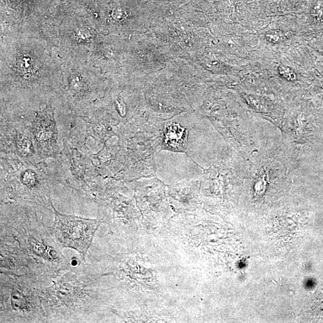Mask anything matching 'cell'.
Here are the masks:
<instances>
[{"label": "cell", "instance_id": "cell-3", "mask_svg": "<svg viewBox=\"0 0 323 323\" xmlns=\"http://www.w3.org/2000/svg\"><path fill=\"white\" fill-rule=\"evenodd\" d=\"M84 262L63 271L40 295L47 323L98 322L103 305L104 275L89 270Z\"/></svg>", "mask_w": 323, "mask_h": 323}, {"label": "cell", "instance_id": "cell-9", "mask_svg": "<svg viewBox=\"0 0 323 323\" xmlns=\"http://www.w3.org/2000/svg\"><path fill=\"white\" fill-rule=\"evenodd\" d=\"M66 101L64 94H59L44 106L34 110L31 131L37 153L42 161L56 159L62 151L56 116Z\"/></svg>", "mask_w": 323, "mask_h": 323}, {"label": "cell", "instance_id": "cell-15", "mask_svg": "<svg viewBox=\"0 0 323 323\" xmlns=\"http://www.w3.org/2000/svg\"><path fill=\"white\" fill-rule=\"evenodd\" d=\"M111 17L115 23L121 24L125 23L128 19L129 15L124 8L116 7L111 12Z\"/></svg>", "mask_w": 323, "mask_h": 323}, {"label": "cell", "instance_id": "cell-13", "mask_svg": "<svg viewBox=\"0 0 323 323\" xmlns=\"http://www.w3.org/2000/svg\"><path fill=\"white\" fill-rule=\"evenodd\" d=\"M165 143L168 148L174 150H183L186 143L185 129L177 124L167 127L165 132Z\"/></svg>", "mask_w": 323, "mask_h": 323}, {"label": "cell", "instance_id": "cell-7", "mask_svg": "<svg viewBox=\"0 0 323 323\" xmlns=\"http://www.w3.org/2000/svg\"><path fill=\"white\" fill-rule=\"evenodd\" d=\"M59 59L63 72L65 97L74 115L79 118L99 101L102 91L101 75L87 62L73 58Z\"/></svg>", "mask_w": 323, "mask_h": 323}, {"label": "cell", "instance_id": "cell-5", "mask_svg": "<svg viewBox=\"0 0 323 323\" xmlns=\"http://www.w3.org/2000/svg\"><path fill=\"white\" fill-rule=\"evenodd\" d=\"M82 121L75 116L64 137L60 154L50 163L59 185L69 187L91 199L99 175L92 160V151L86 146L87 135Z\"/></svg>", "mask_w": 323, "mask_h": 323}, {"label": "cell", "instance_id": "cell-12", "mask_svg": "<svg viewBox=\"0 0 323 323\" xmlns=\"http://www.w3.org/2000/svg\"><path fill=\"white\" fill-rule=\"evenodd\" d=\"M79 118L85 123L88 138L92 137L99 145L104 143L110 134V129L102 108L96 103Z\"/></svg>", "mask_w": 323, "mask_h": 323}, {"label": "cell", "instance_id": "cell-6", "mask_svg": "<svg viewBox=\"0 0 323 323\" xmlns=\"http://www.w3.org/2000/svg\"><path fill=\"white\" fill-rule=\"evenodd\" d=\"M0 274V323H47L40 295L44 286L26 274Z\"/></svg>", "mask_w": 323, "mask_h": 323}, {"label": "cell", "instance_id": "cell-10", "mask_svg": "<svg viewBox=\"0 0 323 323\" xmlns=\"http://www.w3.org/2000/svg\"><path fill=\"white\" fill-rule=\"evenodd\" d=\"M54 221L51 228L57 242L63 248L74 249L86 262V257L98 228L101 224L99 219H86L58 212L51 205Z\"/></svg>", "mask_w": 323, "mask_h": 323}, {"label": "cell", "instance_id": "cell-2", "mask_svg": "<svg viewBox=\"0 0 323 323\" xmlns=\"http://www.w3.org/2000/svg\"><path fill=\"white\" fill-rule=\"evenodd\" d=\"M39 207L26 201L1 202L0 233L17 243L26 260V275L46 286L72 266L51 227L39 215Z\"/></svg>", "mask_w": 323, "mask_h": 323}, {"label": "cell", "instance_id": "cell-1", "mask_svg": "<svg viewBox=\"0 0 323 323\" xmlns=\"http://www.w3.org/2000/svg\"><path fill=\"white\" fill-rule=\"evenodd\" d=\"M1 105L36 110L64 94L56 48L40 34L1 36Z\"/></svg>", "mask_w": 323, "mask_h": 323}, {"label": "cell", "instance_id": "cell-4", "mask_svg": "<svg viewBox=\"0 0 323 323\" xmlns=\"http://www.w3.org/2000/svg\"><path fill=\"white\" fill-rule=\"evenodd\" d=\"M1 202L26 201L53 211L51 194L58 186L50 163L34 164L1 154Z\"/></svg>", "mask_w": 323, "mask_h": 323}, {"label": "cell", "instance_id": "cell-14", "mask_svg": "<svg viewBox=\"0 0 323 323\" xmlns=\"http://www.w3.org/2000/svg\"><path fill=\"white\" fill-rule=\"evenodd\" d=\"M290 37L289 32L283 30H273L267 32L266 39L271 43H278L283 42Z\"/></svg>", "mask_w": 323, "mask_h": 323}, {"label": "cell", "instance_id": "cell-11", "mask_svg": "<svg viewBox=\"0 0 323 323\" xmlns=\"http://www.w3.org/2000/svg\"><path fill=\"white\" fill-rule=\"evenodd\" d=\"M0 273L26 274V260L16 241L2 233H0Z\"/></svg>", "mask_w": 323, "mask_h": 323}, {"label": "cell", "instance_id": "cell-8", "mask_svg": "<svg viewBox=\"0 0 323 323\" xmlns=\"http://www.w3.org/2000/svg\"><path fill=\"white\" fill-rule=\"evenodd\" d=\"M34 110L1 105L0 115V151L11 154L24 161L40 162L31 131Z\"/></svg>", "mask_w": 323, "mask_h": 323}, {"label": "cell", "instance_id": "cell-17", "mask_svg": "<svg viewBox=\"0 0 323 323\" xmlns=\"http://www.w3.org/2000/svg\"><path fill=\"white\" fill-rule=\"evenodd\" d=\"M311 15L316 18L317 20H321L323 18V4L322 2H317V4L315 5L313 10H312Z\"/></svg>", "mask_w": 323, "mask_h": 323}, {"label": "cell", "instance_id": "cell-16", "mask_svg": "<svg viewBox=\"0 0 323 323\" xmlns=\"http://www.w3.org/2000/svg\"><path fill=\"white\" fill-rule=\"evenodd\" d=\"M278 71L279 75L285 79L289 81H293L297 78L295 72L290 68L285 66H279Z\"/></svg>", "mask_w": 323, "mask_h": 323}]
</instances>
